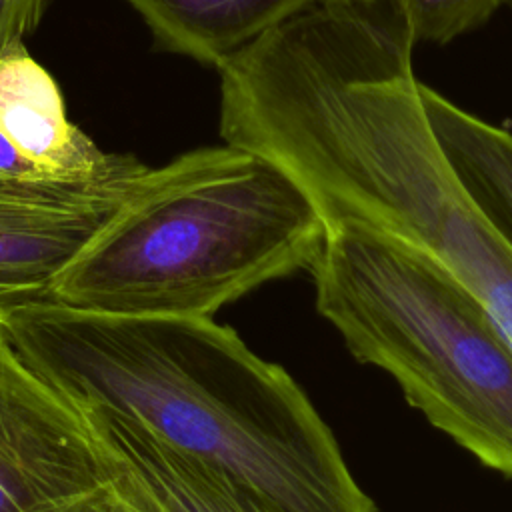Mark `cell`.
Instances as JSON below:
<instances>
[{
	"instance_id": "5",
	"label": "cell",
	"mask_w": 512,
	"mask_h": 512,
	"mask_svg": "<svg viewBox=\"0 0 512 512\" xmlns=\"http://www.w3.org/2000/svg\"><path fill=\"white\" fill-rule=\"evenodd\" d=\"M118 500V470L84 414L0 322V512H112Z\"/></svg>"
},
{
	"instance_id": "2",
	"label": "cell",
	"mask_w": 512,
	"mask_h": 512,
	"mask_svg": "<svg viewBox=\"0 0 512 512\" xmlns=\"http://www.w3.org/2000/svg\"><path fill=\"white\" fill-rule=\"evenodd\" d=\"M412 36L394 18L340 26L296 52L244 124L324 222L348 220L440 260L512 342V250L474 208L422 104Z\"/></svg>"
},
{
	"instance_id": "7",
	"label": "cell",
	"mask_w": 512,
	"mask_h": 512,
	"mask_svg": "<svg viewBox=\"0 0 512 512\" xmlns=\"http://www.w3.org/2000/svg\"><path fill=\"white\" fill-rule=\"evenodd\" d=\"M0 132L50 178H102L142 164L134 156L102 152L68 120L54 78L24 42L0 56Z\"/></svg>"
},
{
	"instance_id": "1",
	"label": "cell",
	"mask_w": 512,
	"mask_h": 512,
	"mask_svg": "<svg viewBox=\"0 0 512 512\" xmlns=\"http://www.w3.org/2000/svg\"><path fill=\"white\" fill-rule=\"evenodd\" d=\"M2 326L72 404L138 424L272 512H376L302 388L212 318L100 314L50 300Z\"/></svg>"
},
{
	"instance_id": "4",
	"label": "cell",
	"mask_w": 512,
	"mask_h": 512,
	"mask_svg": "<svg viewBox=\"0 0 512 512\" xmlns=\"http://www.w3.org/2000/svg\"><path fill=\"white\" fill-rule=\"evenodd\" d=\"M318 314L426 420L512 478V342L440 260L358 222H324Z\"/></svg>"
},
{
	"instance_id": "6",
	"label": "cell",
	"mask_w": 512,
	"mask_h": 512,
	"mask_svg": "<svg viewBox=\"0 0 512 512\" xmlns=\"http://www.w3.org/2000/svg\"><path fill=\"white\" fill-rule=\"evenodd\" d=\"M150 166L88 178L0 174V322L52 300L66 266L136 192Z\"/></svg>"
},
{
	"instance_id": "14",
	"label": "cell",
	"mask_w": 512,
	"mask_h": 512,
	"mask_svg": "<svg viewBox=\"0 0 512 512\" xmlns=\"http://www.w3.org/2000/svg\"><path fill=\"white\" fill-rule=\"evenodd\" d=\"M118 470V468H116ZM118 486H120V500L116 502V506L112 508V512H150L128 488L126 484L120 480L118 476Z\"/></svg>"
},
{
	"instance_id": "9",
	"label": "cell",
	"mask_w": 512,
	"mask_h": 512,
	"mask_svg": "<svg viewBox=\"0 0 512 512\" xmlns=\"http://www.w3.org/2000/svg\"><path fill=\"white\" fill-rule=\"evenodd\" d=\"M158 46L218 68L312 0H126Z\"/></svg>"
},
{
	"instance_id": "3",
	"label": "cell",
	"mask_w": 512,
	"mask_h": 512,
	"mask_svg": "<svg viewBox=\"0 0 512 512\" xmlns=\"http://www.w3.org/2000/svg\"><path fill=\"white\" fill-rule=\"evenodd\" d=\"M326 224L268 158L232 144L150 168L66 266L52 302L120 316L212 318L312 264Z\"/></svg>"
},
{
	"instance_id": "8",
	"label": "cell",
	"mask_w": 512,
	"mask_h": 512,
	"mask_svg": "<svg viewBox=\"0 0 512 512\" xmlns=\"http://www.w3.org/2000/svg\"><path fill=\"white\" fill-rule=\"evenodd\" d=\"M78 410L120 480L150 512H272L222 470L164 444L138 424L102 408Z\"/></svg>"
},
{
	"instance_id": "12",
	"label": "cell",
	"mask_w": 512,
	"mask_h": 512,
	"mask_svg": "<svg viewBox=\"0 0 512 512\" xmlns=\"http://www.w3.org/2000/svg\"><path fill=\"white\" fill-rule=\"evenodd\" d=\"M48 0H0V56L24 42L46 8Z\"/></svg>"
},
{
	"instance_id": "10",
	"label": "cell",
	"mask_w": 512,
	"mask_h": 512,
	"mask_svg": "<svg viewBox=\"0 0 512 512\" xmlns=\"http://www.w3.org/2000/svg\"><path fill=\"white\" fill-rule=\"evenodd\" d=\"M422 104L462 190L512 250V132L480 120L424 84Z\"/></svg>"
},
{
	"instance_id": "11",
	"label": "cell",
	"mask_w": 512,
	"mask_h": 512,
	"mask_svg": "<svg viewBox=\"0 0 512 512\" xmlns=\"http://www.w3.org/2000/svg\"><path fill=\"white\" fill-rule=\"evenodd\" d=\"M414 44H448L486 24L512 0H392Z\"/></svg>"
},
{
	"instance_id": "15",
	"label": "cell",
	"mask_w": 512,
	"mask_h": 512,
	"mask_svg": "<svg viewBox=\"0 0 512 512\" xmlns=\"http://www.w3.org/2000/svg\"><path fill=\"white\" fill-rule=\"evenodd\" d=\"M314 4H326V2H342V0H312Z\"/></svg>"
},
{
	"instance_id": "13",
	"label": "cell",
	"mask_w": 512,
	"mask_h": 512,
	"mask_svg": "<svg viewBox=\"0 0 512 512\" xmlns=\"http://www.w3.org/2000/svg\"><path fill=\"white\" fill-rule=\"evenodd\" d=\"M0 174L16 178H50L30 164L0 132Z\"/></svg>"
}]
</instances>
